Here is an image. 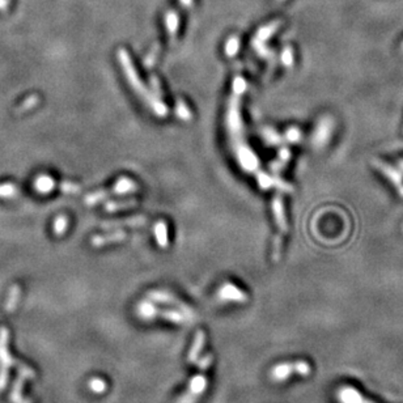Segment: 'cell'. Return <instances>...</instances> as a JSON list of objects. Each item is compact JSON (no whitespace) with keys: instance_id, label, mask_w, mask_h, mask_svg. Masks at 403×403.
Returning a JSON list of instances; mask_svg holds the SVG:
<instances>
[{"instance_id":"12","label":"cell","mask_w":403,"mask_h":403,"mask_svg":"<svg viewBox=\"0 0 403 403\" xmlns=\"http://www.w3.org/2000/svg\"><path fill=\"white\" fill-rule=\"evenodd\" d=\"M204 344H206V334L203 330H198L195 336H194L191 345H190L189 353H187V361L190 364H197L202 357Z\"/></svg>"},{"instance_id":"16","label":"cell","mask_w":403,"mask_h":403,"mask_svg":"<svg viewBox=\"0 0 403 403\" xmlns=\"http://www.w3.org/2000/svg\"><path fill=\"white\" fill-rule=\"evenodd\" d=\"M155 237H156L157 245L160 247H168V227H166L165 221H159L155 225Z\"/></svg>"},{"instance_id":"15","label":"cell","mask_w":403,"mask_h":403,"mask_svg":"<svg viewBox=\"0 0 403 403\" xmlns=\"http://www.w3.org/2000/svg\"><path fill=\"white\" fill-rule=\"evenodd\" d=\"M126 238V233L122 232V230H118V232H114V233L106 234V236H96V237L92 238V244L93 246H104V245L108 244H113V242H121Z\"/></svg>"},{"instance_id":"7","label":"cell","mask_w":403,"mask_h":403,"mask_svg":"<svg viewBox=\"0 0 403 403\" xmlns=\"http://www.w3.org/2000/svg\"><path fill=\"white\" fill-rule=\"evenodd\" d=\"M217 298L221 302H234V304H244L249 300V296L245 291L233 283H224L217 289Z\"/></svg>"},{"instance_id":"23","label":"cell","mask_w":403,"mask_h":403,"mask_svg":"<svg viewBox=\"0 0 403 403\" xmlns=\"http://www.w3.org/2000/svg\"><path fill=\"white\" fill-rule=\"evenodd\" d=\"M166 25H168V32H169V34L172 37H174V36H176L177 28H178V20H177L176 15L174 14L168 15V17H166Z\"/></svg>"},{"instance_id":"11","label":"cell","mask_w":403,"mask_h":403,"mask_svg":"<svg viewBox=\"0 0 403 403\" xmlns=\"http://www.w3.org/2000/svg\"><path fill=\"white\" fill-rule=\"evenodd\" d=\"M336 399L339 403H374L372 399H368L360 391L352 386L344 385L340 386L336 391Z\"/></svg>"},{"instance_id":"24","label":"cell","mask_w":403,"mask_h":403,"mask_svg":"<svg viewBox=\"0 0 403 403\" xmlns=\"http://www.w3.org/2000/svg\"><path fill=\"white\" fill-rule=\"evenodd\" d=\"M263 136H264V140L268 143H271V144H278V143H280V140H281L280 138H279L278 134L270 129L264 130Z\"/></svg>"},{"instance_id":"18","label":"cell","mask_w":403,"mask_h":403,"mask_svg":"<svg viewBox=\"0 0 403 403\" xmlns=\"http://www.w3.org/2000/svg\"><path fill=\"white\" fill-rule=\"evenodd\" d=\"M88 385L89 389L96 394H104L108 390V382L104 378H100V377H93L89 381Z\"/></svg>"},{"instance_id":"21","label":"cell","mask_w":403,"mask_h":403,"mask_svg":"<svg viewBox=\"0 0 403 403\" xmlns=\"http://www.w3.org/2000/svg\"><path fill=\"white\" fill-rule=\"evenodd\" d=\"M160 50H161L160 45H155L152 50L148 53V55L144 58V66H146L147 68H151L153 65H155V62H156L157 57H159L160 54Z\"/></svg>"},{"instance_id":"17","label":"cell","mask_w":403,"mask_h":403,"mask_svg":"<svg viewBox=\"0 0 403 403\" xmlns=\"http://www.w3.org/2000/svg\"><path fill=\"white\" fill-rule=\"evenodd\" d=\"M138 206V202L135 199L129 200H118V202H109L105 206L109 212H115V211L126 210V208H132V207Z\"/></svg>"},{"instance_id":"28","label":"cell","mask_w":403,"mask_h":403,"mask_svg":"<svg viewBox=\"0 0 403 403\" xmlns=\"http://www.w3.org/2000/svg\"><path fill=\"white\" fill-rule=\"evenodd\" d=\"M301 138V132L298 131L297 129H289L287 132V139L292 143H296Z\"/></svg>"},{"instance_id":"6","label":"cell","mask_w":403,"mask_h":403,"mask_svg":"<svg viewBox=\"0 0 403 403\" xmlns=\"http://www.w3.org/2000/svg\"><path fill=\"white\" fill-rule=\"evenodd\" d=\"M139 191V186L138 183L134 182L131 178H127V177H122L117 181L114 186L112 187L110 190H104V191H99V193L92 194L87 198V203L88 204H95L97 202H101V200L105 199L106 197H110V195H114V194H118V195H125V194H130V193H136Z\"/></svg>"},{"instance_id":"14","label":"cell","mask_w":403,"mask_h":403,"mask_svg":"<svg viewBox=\"0 0 403 403\" xmlns=\"http://www.w3.org/2000/svg\"><path fill=\"white\" fill-rule=\"evenodd\" d=\"M147 217L144 216H134L129 217V219H122V220H113L108 221V223L102 224V227L105 229H110V228H119V227H143L147 224Z\"/></svg>"},{"instance_id":"9","label":"cell","mask_w":403,"mask_h":403,"mask_svg":"<svg viewBox=\"0 0 403 403\" xmlns=\"http://www.w3.org/2000/svg\"><path fill=\"white\" fill-rule=\"evenodd\" d=\"M146 297L148 298V300H151V301L156 302V304L168 305V306H176V308H180L182 309V310H186V312H194L193 309L190 308V306H187L183 301H181L180 298H177L176 296L166 291H151L147 293Z\"/></svg>"},{"instance_id":"27","label":"cell","mask_w":403,"mask_h":403,"mask_svg":"<svg viewBox=\"0 0 403 403\" xmlns=\"http://www.w3.org/2000/svg\"><path fill=\"white\" fill-rule=\"evenodd\" d=\"M281 61H283L285 67H292V65H293V53H292L291 48H287L284 51H283Z\"/></svg>"},{"instance_id":"4","label":"cell","mask_w":403,"mask_h":403,"mask_svg":"<svg viewBox=\"0 0 403 403\" xmlns=\"http://www.w3.org/2000/svg\"><path fill=\"white\" fill-rule=\"evenodd\" d=\"M214 362V355L207 353L206 356H202L198 364V373H195L187 382L185 393L181 394L180 398L177 399V403H198L208 387V378H207L206 372L208 370Z\"/></svg>"},{"instance_id":"19","label":"cell","mask_w":403,"mask_h":403,"mask_svg":"<svg viewBox=\"0 0 403 403\" xmlns=\"http://www.w3.org/2000/svg\"><path fill=\"white\" fill-rule=\"evenodd\" d=\"M176 114L177 117L182 121H191L193 119V113L187 108V105L183 101H177L176 104Z\"/></svg>"},{"instance_id":"8","label":"cell","mask_w":403,"mask_h":403,"mask_svg":"<svg viewBox=\"0 0 403 403\" xmlns=\"http://www.w3.org/2000/svg\"><path fill=\"white\" fill-rule=\"evenodd\" d=\"M7 342L8 331L6 329H2L0 330V389L7 382V370L14 364V359L8 353Z\"/></svg>"},{"instance_id":"25","label":"cell","mask_w":403,"mask_h":403,"mask_svg":"<svg viewBox=\"0 0 403 403\" xmlns=\"http://www.w3.org/2000/svg\"><path fill=\"white\" fill-rule=\"evenodd\" d=\"M149 83H151V87H152L153 92H155V96L161 99V97H163V91H161V85H160L159 79H157L155 75H152L151 79H149Z\"/></svg>"},{"instance_id":"13","label":"cell","mask_w":403,"mask_h":403,"mask_svg":"<svg viewBox=\"0 0 403 403\" xmlns=\"http://www.w3.org/2000/svg\"><path fill=\"white\" fill-rule=\"evenodd\" d=\"M272 212H274V217H275V223L278 225L279 228V234L284 236L287 234V219H285V214H284V208H283V202H281V197L280 195H276L274 197V200H272Z\"/></svg>"},{"instance_id":"3","label":"cell","mask_w":403,"mask_h":403,"mask_svg":"<svg viewBox=\"0 0 403 403\" xmlns=\"http://www.w3.org/2000/svg\"><path fill=\"white\" fill-rule=\"evenodd\" d=\"M136 315L143 321H155V319H164L166 322H172L174 325H186L193 322L195 318V313L186 312L176 306H168L161 308L157 306L153 301L144 298L136 305Z\"/></svg>"},{"instance_id":"26","label":"cell","mask_w":403,"mask_h":403,"mask_svg":"<svg viewBox=\"0 0 403 403\" xmlns=\"http://www.w3.org/2000/svg\"><path fill=\"white\" fill-rule=\"evenodd\" d=\"M17 298H19V288L15 287V293H11L10 300L7 301V306H6V310H7L8 313L12 312V310H15V308H16Z\"/></svg>"},{"instance_id":"1","label":"cell","mask_w":403,"mask_h":403,"mask_svg":"<svg viewBox=\"0 0 403 403\" xmlns=\"http://www.w3.org/2000/svg\"><path fill=\"white\" fill-rule=\"evenodd\" d=\"M246 88V82L237 76L233 82V95L229 100L227 112V127L232 140V148L241 168L247 173L258 170V160L250 148L245 144L242 138V123L240 118V97Z\"/></svg>"},{"instance_id":"5","label":"cell","mask_w":403,"mask_h":403,"mask_svg":"<svg viewBox=\"0 0 403 403\" xmlns=\"http://www.w3.org/2000/svg\"><path fill=\"white\" fill-rule=\"evenodd\" d=\"M312 373V365L305 360L296 361H281L275 364L270 370V378L274 382H284L292 376L306 377Z\"/></svg>"},{"instance_id":"2","label":"cell","mask_w":403,"mask_h":403,"mask_svg":"<svg viewBox=\"0 0 403 403\" xmlns=\"http://www.w3.org/2000/svg\"><path fill=\"white\" fill-rule=\"evenodd\" d=\"M118 59L121 62V66H122L123 74H125L127 82L130 83L131 88L134 89V92L136 93L138 97L143 100L146 102V105L148 108L152 109V112L155 113L156 115H159L160 118H164L168 114V108L165 106L164 102H161V100H159L156 96H153L152 93H149L148 91L146 89L144 84L140 80L139 75L136 74L135 67L132 65L131 58H130L129 53L125 50V49H121L118 51Z\"/></svg>"},{"instance_id":"10","label":"cell","mask_w":403,"mask_h":403,"mask_svg":"<svg viewBox=\"0 0 403 403\" xmlns=\"http://www.w3.org/2000/svg\"><path fill=\"white\" fill-rule=\"evenodd\" d=\"M372 164L376 166L379 172L382 173L383 176L386 177L390 182L393 183V186L395 187L396 191L399 193V195H402L403 197V177H402V174H400V173L398 172L395 168H393V166H389L387 164L383 163V161H379V160H373Z\"/></svg>"},{"instance_id":"22","label":"cell","mask_w":403,"mask_h":403,"mask_svg":"<svg viewBox=\"0 0 403 403\" xmlns=\"http://www.w3.org/2000/svg\"><path fill=\"white\" fill-rule=\"evenodd\" d=\"M238 49H240V41H238L237 37H232L229 41L227 42V46H225V53L229 58L234 57L237 54Z\"/></svg>"},{"instance_id":"20","label":"cell","mask_w":403,"mask_h":403,"mask_svg":"<svg viewBox=\"0 0 403 403\" xmlns=\"http://www.w3.org/2000/svg\"><path fill=\"white\" fill-rule=\"evenodd\" d=\"M289 157H291V152L288 151L287 148H283L279 152V160L278 161H275L274 164H271V169L274 170V172H280L281 168L285 165V164L288 163V160H289Z\"/></svg>"}]
</instances>
